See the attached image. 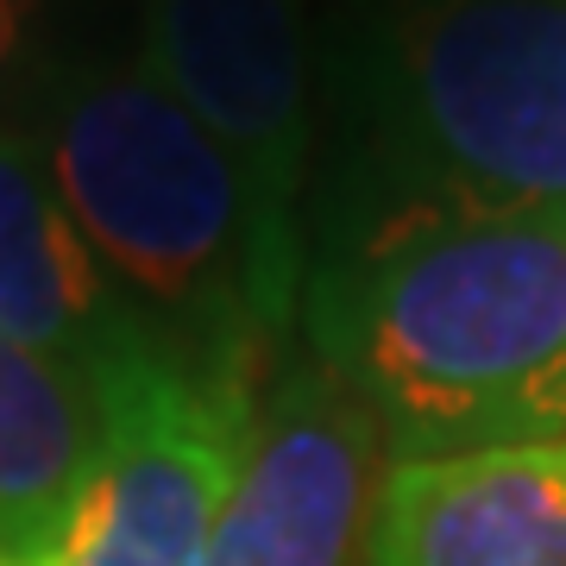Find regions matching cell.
I'll return each instance as SVG.
<instances>
[{"label":"cell","mask_w":566,"mask_h":566,"mask_svg":"<svg viewBox=\"0 0 566 566\" xmlns=\"http://www.w3.org/2000/svg\"><path fill=\"white\" fill-rule=\"evenodd\" d=\"M303 327L390 460L566 441V208H385L303 277Z\"/></svg>","instance_id":"cell-1"},{"label":"cell","mask_w":566,"mask_h":566,"mask_svg":"<svg viewBox=\"0 0 566 566\" xmlns=\"http://www.w3.org/2000/svg\"><path fill=\"white\" fill-rule=\"evenodd\" d=\"M44 170L107 277L196 359H264L252 202L208 126L151 63L82 70L51 107Z\"/></svg>","instance_id":"cell-2"},{"label":"cell","mask_w":566,"mask_h":566,"mask_svg":"<svg viewBox=\"0 0 566 566\" xmlns=\"http://www.w3.org/2000/svg\"><path fill=\"white\" fill-rule=\"evenodd\" d=\"M365 107L397 208H566V0H403Z\"/></svg>","instance_id":"cell-3"},{"label":"cell","mask_w":566,"mask_h":566,"mask_svg":"<svg viewBox=\"0 0 566 566\" xmlns=\"http://www.w3.org/2000/svg\"><path fill=\"white\" fill-rule=\"evenodd\" d=\"M102 460L57 566H202L259 428V359H196L164 327L95 365Z\"/></svg>","instance_id":"cell-4"},{"label":"cell","mask_w":566,"mask_h":566,"mask_svg":"<svg viewBox=\"0 0 566 566\" xmlns=\"http://www.w3.org/2000/svg\"><path fill=\"white\" fill-rule=\"evenodd\" d=\"M145 63L221 145L252 202V303L271 340L303 308V182L315 151L296 0H151Z\"/></svg>","instance_id":"cell-5"},{"label":"cell","mask_w":566,"mask_h":566,"mask_svg":"<svg viewBox=\"0 0 566 566\" xmlns=\"http://www.w3.org/2000/svg\"><path fill=\"white\" fill-rule=\"evenodd\" d=\"M378 453L371 416L315 359L277 371L202 566H353L385 472Z\"/></svg>","instance_id":"cell-6"},{"label":"cell","mask_w":566,"mask_h":566,"mask_svg":"<svg viewBox=\"0 0 566 566\" xmlns=\"http://www.w3.org/2000/svg\"><path fill=\"white\" fill-rule=\"evenodd\" d=\"M371 566H566V441L390 460L365 516Z\"/></svg>","instance_id":"cell-7"},{"label":"cell","mask_w":566,"mask_h":566,"mask_svg":"<svg viewBox=\"0 0 566 566\" xmlns=\"http://www.w3.org/2000/svg\"><path fill=\"white\" fill-rule=\"evenodd\" d=\"M145 334V308L126 303L70 221L44 151L0 133V340L95 371Z\"/></svg>","instance_id":"cell-8"},{"label":"cell","mask_w":566,"mask_h":566,"mask_svg":"<svg viewBox=\"0 0 566 566\" xmlns=\"http://www.w3.org/2000/svg\"><path fill=\"white\" fill-rule=\"evenodd\" d=\"M95 460H102L95 371L0 340V560L57 566Z\"/></svg>","instance_id":"cell-9"},{"label":"cell","mask_w":566,"mask_h":566,"mask_svg":"<svg viewBox=\"0 0 566 566\" xmlns=\"http://www.w3.org/2000/svg\"><path fill=\"white\" fill-rule=\"evenodd\" d=\"M13 44H20V7H13V0H0V76H7Z\"/></svg>","instance_id":"cell-10"},{"label":"cell","mask_w":566,"mask_h":566,"mask_svg":"<svg viewBox=\"0 0 566 566\" xmlns=\"http://www.w3.org/2000/svg\"><path fill=\"white\" fill-rule=\"evenodd\" d=\"M0 566H25V560H0Z\"/></svg>","instance_id":"cell-11"}]
</instances>
